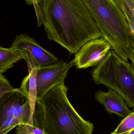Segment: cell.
Listing matches in <instances>:
<instances>
[{
  "label": "cell",
  "instance_id": "cell-10",
  "mask_svg": "<svg viewBox=\"0 0 134 134\" xmlns=\"http://www.w3.org/2000/svg\"><path fill=\"white\" fill-rule=\"evenodd\" d=\"M27 66L28 74L24 78L19 89L20 92L30 100L33 114L37 100L36 75L37 71L40 66L38 64L32 63L27 64Z\"/></svg>",
  "mask_w": 134,
  "mask_h": 134
},
{
  "label": "cell",
  "instance_id": "cell-3",
  "mask_svg": "<svg viewBox=\"0 0 134 134\" xmlns=\"http://www.w3.org/2000/svg\"><path fill=\"white\" fill-rule=\"evenodd\" d=\"M102 37L124 60L130 59L131 34L127 20L115 0H83Z\"/></svg>",
  "mask_w": 134,
  "mask_h": 134
},
{
  "label": "cell",
  "instance_id": "cell-6",
  "mask_svg": "<svg viewBox=\"0 0 134 134\" xmlns=\"http://www.w3.org/2000/svg\"><path fill=\"white\" fill-rule=\"evenodd\" d=\"M74 66L72 60L68 63L62 61L55 65L40 67L36 75L37 100H40L55 86L64 82L69 69Z\"/></svg>",
  "mask_w": 134,
  "mask_h": 134
},
{
  "label": "cell",
  "instance_id": "cell-21",
  "mask_svg": "<svg viewBox=\"0 0 134 134\" xmlns=\"http://www.w3.org/2000/svg\"><path fill=\"white\" fill-rule=\"evenodd\" d=\"M111 134H114L112 133ZM121 134H134V129L133 130H131L130 131H128V132H126V133H124Z\"/></svg>",
  "mask_w": 134,
  "mask_h": 134
},
{
  "label": "cell",
  "instance_id": "cell-14",
  "mask_svg": "<svg viewBox=\"0 0 134 134\" xmlns=\"http://www.w3.org/2000/svg\"><path fill=\"white\" fill-rule=\"evenodd\" d=\"M23 123L19 119L8 117L0 120V134H7L13 128Z\"/></svg>",
  "mask_w": 134,
  "mask_h": 134
},
{
  "label": "cell",
  "instance_id": "cell-8",
  "mask_svg": "<svg viewBox=\"0 0 134 134\" xmlns=\"http://www.w3.org/2000/svg\"><path fill=\"white\" fill-rule=\"evenodd\" d=\"M11 47L28 51L40 67L48 66L61 63L51 52L44 48L33 38L26 34L17 35Z\"/></svg>",
  "mask_w": 134,
  "mask_h": 134
},
{
  "label": "cell",
  "instance_id": "cell-2",
  "mask_svg": "<svg viewBox=\"0 0 134 134\" xmlns=\"http://www.w3.org/2000/svg\"><path fill=\"white\" fill-rule=\"evenodd\" d=\"M68 91L64 82L61 83L39 100L46 132L48 134H92L93 124L85 120L76 111L68 98Z\"/></svg>",
  "mask_w": 134,
  "mask_h": 134
},
{
  "label": "cell",
  "instance_id": "cell-19",
  "mask_svg": "<svg viewBox=\"0 0 134 134\" xmlns=\"http://www.w3.org/2000/svg\"><path fill=\"white\" fill-rule=\"evenodd\" d=\"M130 59L132 61V65L134 68V49L132 48L131 53L130 57Z\"/></svg>",
  "mask_w": 134,
  "mask_h": 134
},
{
  "label": "cell",
  "instance_id": "cell-16",
  "mask_svg": "<svg viewBox=\"0 0 134 134\" xmlns=\"http://www.w3.org/2000/svg\"><path fill=\"white\" fill-rule=\"evenodd\" d=\"M10 84L8 80L2 75H0V98L6 94L16 90Z\"/></svg>",
  "mask_w": 134,
  "mask_h": 134
},
{
  "label": "cell",
  "instance_id": "cell-5",
  "mask_svg": "<svg viewBox=\"0 0 134 134\" xmlns=\"http://www.w3.org/2000/svg\"><path fill=\"white\" fill-rule=\"evenodd\" d=\"M32 115L30 100L19 88L0 98V120L13 117L25 124L29 122Z\"/></svg>",
  "mask_w": 134,
  "mask_h": 134
},
{
  "label": "cell",
  "instance_id": "cell-15",
  "mask_svg": "<svg viewBox=\"0 0 134 134\" xmlns=\"http://www.w3.org/2000/svg\"><path fill=\"white\" fill-rule=\"evenodd\" d=\"M123 12L127 13L134 20V0H115Z\"/></svg>",
  "mask_w": 134,
  "mask_h": 134
},
{
  "label": "cell",
  "instance_id": "cell-1",
  "mask_svg": "<svg viewBox=\"0 0 134 134\" xmlns=\"http://www.w3.org/2000/svg\"><path fill=\"white\" fill-rule=\"evenodd\" d=\"M39 5L49 40L70 54L76 53L89 41L102 37L83 0H43Z\"/></svg>",
  "mask_w": 134,
  "mask_h": 134
},
{
  "label": "cell",
  "instance_id": "cell-22",
  "mask_svg": "<svg viewBox=\"0 0 134 134\" xmlns=\"http://www.w3.org/2000/svg\"><path fill=\"white\" fill-rule=\"evenodd\" d=\"M42 1H43V0H37V1L38 3L39 4L42 2Z\"/></svg>",
  "mask_w": 134,
  "mask_h": 134
},
{
  "label": "cell",
  "instance_id": "cell-20",
  "mask_svg": "<svg viewBox=\"0 0 134 134\" xmlns=\"http://www.w3.org/2000/svg\"><path fill=\"white\" fill-rule=\"evenodd\" d=\"M131 48L134 49V38L131 35Z\"/></svg>",
  "mask_w": 134,
  "mask_h": 134
},
{
  "label": "cell",
  "instance_id": "cell-18",
  "mask_svg": "<svg viewBox=\"0 0 134 134\" xmlns=\"http://www.w3.org/2000/svg\"><path fill=\"white\" fill-rule=\"evenodd\" d=\"M126 19L127 20L130 30L131 33V35L134 38V20L131 16L130 15L127 13L125 12H123Z\"/></svg>",
  "mask_w": 134,
  "mask_h": 134
},
{
  "label": "cell",
  "instance_id": "cell-4",
  "mask_svg": "<svg viewBox=\"0 0 134 134\" xmlns=\"http://www.w3.org/2000/svg\"><path fill=\"white\" fill-rule=\"evenodd\" d=\"M97 85L111 88L124 98L129 108H134V68L128 61L110 50L92 72Z\"/></svg>",
  "mask_w": 134,
  "mask_h": 134
},
{
  "label": "cell",
  "instance_id": "cell-12",
  "mask_svg": "<svg viewBox=\"0 0 134 134\" xmlns=\"http://www.w3.org/2000/svg\"><path fill=\"white\" fill-rule=\"evenodd\" d=\"M26 52L23 49L0 48V75H2L7 70L12 68L15 63L22 59H25Z\"/></svg>",
  "mask_w": 134,
  "mask_h": 134
},
{
  "label": "cell",
  "instance_id": "cell-7",
  "mask_svg": "<svg viewBox=\"0 0 134 134\" xmlns=\"http://www.w3.org/2000/svg\"><path fill=\"white\" fill-rule=\"evenodd\" d=\"M111 44L103 38L85 43L76 53L73 62L78 69L97 66L111 49Z\"/></svg>",
  "mask_w": 134,
  "mask_h": 134
},
{
  "label": "cell",
  "instance_id": "cell-17",
  "mask_svg": "<svg viewBox=\"0 0 134 134\" xmlns=\"http://www.w3.org/2000/svg\"><path fill=\"white\" fill-rule=\"evenodd\" d=\"M26 2L27 4L34 5L36 13L37 20L38 26L41 27L43 24L44 15L40 8V5L38 3L37 0H24Z\"/></svg>",
  "mask_w": 134,
  "mask_h": 134
},
{
  "label": "cell",
  "instance_id": "cell-13",
  "mask_svg": "<svg viewBox=\"0 0 134 134\" xmlns=\"http://www.w3.org/2000/svg\"><path fill=\"white\" fill-rule=\"evenodd\" d=\"M134 129V110L130 115L124 118L116 129L112 132L114 134H121Z\"/></svg>",
  "mask_w": 134,
  "mask_h": 134
},
{
  "label": "cell",
  "instance_id": "cell-11",
  "mask_svg": "<svg viewBox=\"0 0 134 134\" xmlns=\"http://www.w3.org/2000/svg\"><path fill=\"white\" fill-rule=\"evenodd\" d=\"M15 134H48L44 129L42 108L39 100L36 101L34 111L29 122L17 126Z\"/></svg>",
  "mask_w": 134,
  "mask_h": 134
},
{
  "label": "cell",
  "instance_id": "cell-9",
  "mask_svg": "<svg viewBox=\"0 0 134 134\" xmlns=\"http://www.w3.org/2000/svg\"><path fill=\"white\" fill-rule=\"evenodd\" d=\"M95 97L97 101L103 105L109 113L125 118L132 112L122 97L111 88H109L107 92L98 91L95 93Z\"/></svg>",
  "mask_w": 134,
  "mask_h": 134
}]
</instances>
